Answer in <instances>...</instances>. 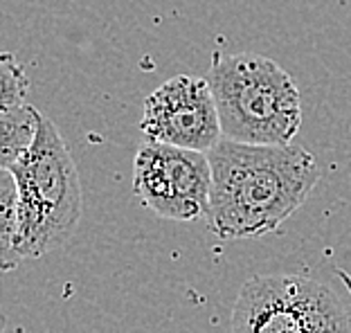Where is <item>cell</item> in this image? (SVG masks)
<instances>
[{"label":"cell","instance_id":"cell-1","mask_svg":"<svg viewBox=\"0 0 351 333\" xmlns=\"http://www.w3.org/2000/svg\"><path fill=\"white\" fill-rule=\"evenodd\" d=\"M207 225L221 239H257L279 230L320 180V164L295 145H248L221 138L210 151Z\"/></svg>","mask_w":351,"mask_h":333},{"label":"cell","instance_id":"cell-2","mask_svg":"<svg viewBox=\"0 0 351 333\" xmlns=\"http://www.w3.org/2000/svg\"><path fill=\"white\" fill-rule=\"evenodd\" d=\"M207 82L217 99L223 138L248 145H293L302 97L293 77L254 52L214 54Z\"/></svg>","mask_w":351,"mask_h":333},{"label":"cell","instance_id":"cell-3","mask_svg":"<svg viewBox=\"0 0 351 333\" xmlns=\"http://www.w3.org/2000/svg\"><path fill=\"white\" fill-rule=\"evenodd\" d=\"M10 171L19 187V259H38L61 248L82 219V182L52 120L43 115L34 145Z\"/></svg>","mask_w":351,"mask_h":333},{"label":"cell","instance_id":"cell-4","mask_svg":"<svg viewBox=\"0 0 351 333\" xmlns=\"http://www.w3.org/2000/svg\"><path fill=\"white\" fill-rule=\"evenodd\" d=\"M232 333H351V311L306 275H254L232 308Z\"/></svg>","mask_w":351,"mask_h":333},{"label":"cell","instance_id":"cell-5","mask_svg":"<svg viewBox=\"0 0 351 333\" xmlns=\"http://www.w3.org/2000/svg\"><path fill=\"white\" fill-rule=\"evenodd\" d=\"M133 192L145 208L162 219H203L212 194L210 156L145 140L133 160Z\"/></svg>","mask_w":351,"mask_h":333},{"label":"cell","instance_id":"cell-6","mask_svg":"<svg viewBox=\"0 0 351 333\" xmlns=\"http://www.w3.org/2000/svg\"><path fill=\"white\" fill-rule=\"evenodd\" d=\"M140 129L147 140L207 153L223 138L210 82L191 75L167 79L147 97Z\"/></svg>","mask_w":351,"mask_h":333},{"label":"cell","instance_id":"cell-7","mask_svg":"<svg viewBox=\"0 0 351 333\" xmlns=\"http://www.w3.org/2000/svg\"><path fill=\"white\" fill-rule=\"evenodd\" d=\"M43 113L32 104L0 108V166H10L29 151L41 129Z\"/></svg>","mask_w":351,"mask_h":333},{"label":"cell","instance_id":"cell-8","mask_svg":"<svg viewBox=\"0 0 351 333\" xmlns=\"http://www.w3.org/2000/svg\"><path fill=\"white\" fill-rule=\"evenodd\" d=\"M19 187L10 169L0 173V268L3 273L14 271L21 264L16 255V241H19Z\"/></svg>","mask_w":351,"mask_h":333},{"label":"cell","instance_id":"cell-9","mask_svg":"<svg viewBox=\"0 0 351 333\" xmlns=\"http://www.w3.org/2000/svg\"><path fill=\"white\" fill-rule=\"evenodd\" d=\"M29 92V77L23 63L12 52L0 57V108L25 104Z\"/></svg>","mask_w":351,"mask_h":333},{"label":"cell","instance_id":"cell-10","mask_svg":"<svg viewBox=\"0 0 351 333\" xmlns=\"http://www.w3.org/2000/svg\"><path fill=\"white\" fill-rule=\"evenodd\" d=\"M342 282H345V286H347V291H349V295H351V277L345 273V275H342Z\"/></svg>","mask_w":351,"mask_h":333}]
</instances>
